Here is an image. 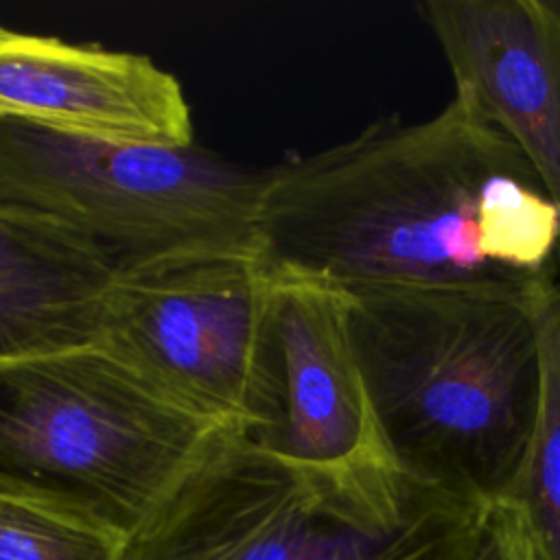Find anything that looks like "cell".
Listing matches in <instances>:
<instances>
[{
  "label": "cell",
  "mask_w": 560,
  "mask_h": 560,
  "mask_svg": "<svg viewBox=\"0 0 560 560\" xmlns=\"http://www.w3.org/2000/svg\"><path fill=\"white\" fill-rule=\"evenodd\" d=\"M116 276L74 234L0 206V361L98 346Z\"/></svg>",
  "instance_id": "cell-10"
},
{
  "label": "cell",
  "mask_w": 560,
  "mask_h": 560,
  "mask_svg": "<svg viewBox=\"0 0 560 560\" xmlns=\"http://www.w3.org/2000/svg\"><path fill=\"white\" fill-rule=\"evenodd\" d=\"M273 304L256 247L182 252L118 271L98 346L184 411L249 438L280 405Z\"/></svg>",
  "instance_id": "cell-6"
},
{
  "label": "cell",
  "mask_w": 560,
  "mask_h": 560,
  "mask_svg": "<svg viewBox=\"0 0 560 560\" xmlns=\"http://www.w3.org/2000/svg\"><path fill=\"white\" fill-rule=\"evenodd\" d=\"M280 405L245 435L308 477L354 494L400 497L418 481L394 462L381 433L350 328V295L324 280L276 273Z\"/></svg>",
  "instance_id": "cell-7"
},
{
  "label": "cell",
  "mask_w": 560,
  "mask_h": 560,
  "mask_svg": "<svg viewBox=\"0 0 560 560\" xmlns=\"http://www.w3.org/2000/svg\"><path fill=\"white\" fill-rule=\"evenodd\" d=\"M418 13L442 48L453 94L510 138L560 212V4L431 0ZM556 273L560 282V243Z\"/></svg>",
  "instance_id": "cell-8"
},
{
  "label": "cell",
  "mask_w": 560,
  "mask_h": 560,
  "mask_svg": "<svg viewBox=\"0 0 560 560\" xmlns=\"http://www.w3.org/2000/svg\"><path fill=\"white\" fill-rule=\"evenodd\" d=\"M536 560H560V282L542 306V398L527 462L510 499Z\"/></svg>",
  "instance_id": "cell-11"
},
{
  "label": "cell",
  "mask_w": 560,
  "mask_h": 560,
  "mask_svg": "<svg viewBox=\"0 0 560 560\" xmlns=\"http://www.w3.org/2000/svg\"><path fill=\"white\" fill-rule=\"evenodd\" d=\"M265 175L195 144L0 118V206L63 228L118 271L182 252L256 247Z\"/></svg>",
  "instance_id": "cell-5"
},
{
  "label": "cell",
  "mask_w": 560,
  "mask_h": 560,
  "mask_svg": "<svg viewBox=\"0 0 560 560\" xmlns=\"http://www.w3.org/2000/svg\"><path fill=\"white\" fill-rule=\"evenodd\" d=\"M551 289H343L381 433L409 479L479 505L510 499L540 413Z\"/></svg>",
  "instance_id": "cell-2"
},
{
  "label": "cell",
  "mask_w": 560,
  "mask_h": 560,
  "mask_svg": "<svg viewBox=\"0 0 560 560\" xmlns=\"http://www.w3.org/2000/svg\"><path fill=\"white\" fill-rule=\"evenodd\" d=\"M470 560H536L525 521L512 501L490 505Z\"/></svg>",
  "instance_id": "cell-13"
},
{
  "label": "cell",
  "mask_w": 560,
  "mask_h": 560,
  "mask_svg": "<svg viewBox=\"0 0 560 560\" xmlns=\"http://www.w3.org/2000/svg\"><path fill=\"white\" fill-rule=\"evenodd\" d=\"M234 431L101 346L0 361V497L120 542Z\"/></svg>",
  "instance_id": "cell-3"
},
{
  "label": "cell",
  "mask_w": 560,
  "mask_h": 560,
  "mask_svg": "<svg viewBox=\"0 0 560 560\" xmlns=\"http://www.w3.org/2000/svg\"><path fill=\"white\" fill-rule=\"evenodd\" d=\"M0 118L142 144H192L182 83L147 55L0 26Z\"/></svg>",
  "instance_id": "cell-9"
},
{
  "label": "cell",
  "mask_w": 560,
  "mask_h": 560,
  "mask_svg": "<svg viewBox=\"0 0 560 560\" xmlns=\"http://www.w3.org/2000/svg\"><path fill=\"white\" fill-rule=\"evenodd\" d=\"M118 549L98 529L0 497V560H116Z\"/></svg>",
  "instance_id": "cell-12"
},
{
  "label": "cell",
  "mask_w": 560,
  "mask_h": 560,
  "mask_svg": "<svg viewBox=\"0 0 560 560\" xmlns=\"http://www.w3.org/2000/svg\"><path fill=\"white\" fill-rule=\"evenodd\" d=\"M488 510L422 483L394 499L343 492L234 431L116 560H470Z\"/></svg>",
  "instance_id": "cell-4"
},
{
  "label": "cell",
  "mask_w": 560,
  "mask_h": 560,
  "mask_svg": "<svg viewBox=\"0 0 560 560\" xmlns=\"http://www.w3.org/2000/svg\"><path fill=\"white\" fill-rule=\"evenodd\" d=\"M254 232L273 273L346 291L558 284L556 203L510 138L455 94L429 118L387 116L269 168Z\"/></svg>",
  "instance_id": "cell-1"
}]
</instances>
